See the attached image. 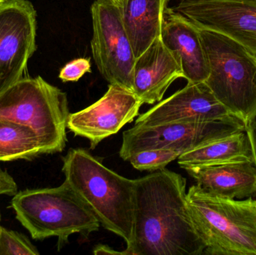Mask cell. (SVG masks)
<instances>
[{
    "label": "cell",
    "mask_w": 256,
    "mask_h": 255,
    "mask_svg": "<svg viewBox=\"0 0 256 255\" xmlns=\"http://www.w3.org/2000/svg\"><path fill=\"white\" fill-rule=\"evenodd\" d=\"M135 211L128 255H201L206 246L186 202V181L164 169L135 179Z\"/></svg>",
    "instance_id": "cell-1"
},
{
    "label": "cell",
    "mask_w": 256,
    "mask_h": 255,
    "mask_svg": "<svg viewBox=\"0 0 256 255\" xmlns=\"http://www.w3.org/2000/svg\"><path fill=\"white\" fill-rule=\"evenodd\" d=\"M64 182L100 222V226L132 242L135 211V180L108 169L82 148H72L63 157Z\"/></svg>",
    "instance_id": "cell-2"
},
{
    "label": "cell",
    "mask_w": 256,
    "mask_h": 255,
    "mask_svg": "<svg viewBox=\"0 0 256 255\" xmlns=\"http://www.w3.org/2000/svg\"><path fill=\"white\" fill-rule=\"evenodd\" d=\"M186 202L204 255H256V199L220 197L196 184Z\"/></svg>",
    "instance_id": "cell-3"
},
{
    "label": "cell",
    "mask_w": 256,
    "mask_h": 255,
    "mask_svg": "<svg viewBox=\"0 0 256 255\" xmlns=\"http://www.w3.org/2000/svg\"><path fill=\"white\" fill-rule=\"evenodd\" d=\"M10 206L32 239L56 237L58 250L68 243L70 235L87 238L100 229V222L66 182L54 188L19 192Z\"/></svg>",
    "instance_id": "cell-4"
},
{
    "label": "cell",
    "mask_w": 256,
    "mask_h": 255,
    "mask_svg": "<svg viewBox=\"0 0 256 255\" xmlns=\"http://www.w3.org/2000/svg\"><path fill=\"white\" fill-rule=\"evenodd\" d=\"M209 67L206 83L248 127L256 118V56L233 39L200 28Z\"/></svg>",
    "instance_id": "cell-5"
},
{
    "label": "cell",
    "mask_w": 256,
    "mask_h": 255,
    "mask_svg": "<svg viewBox=\"0 0 256 255\" xmlns=\"http://www.w3.org/2000/svg\"><path fill=\"white\" fill-rule=\"evenodd\" d=\"M69 115L66 93L39 76L22 77L0 94V118L32 129L49 154L66 148Z\"/></svg>",
    "instance_id": "cell-6"
},
{
    "label": "cell",
    "mask_w": 256,
    "mask_h": 255,
    "mask_svg": "<svg viewBox=\"0 0 256 255\" xmlns=\"http://www.w3.org/2000/svg\"><path fill=\"white\" fill-rule=\"evenodd\" d=\"M91 13L92 52L98 69L111 85L134 92L136 58L118 5L112 0H96Z\"/></svg>",
    "instance_id": "cell-7"
},
{
    "label": "cell",
    "mask_w": 256,
    "mask_h": 255,
    "mask_svg": "<svg viewBox=\"0 0 256 255\" xmlns=\"http://www.w3.org/2000/svg\"><path fill=\"white\" fill-rule=\"evenodd\" d=\"M246 130L244 124L225 121L135 125L123 133L120 155L128 161L131 156L144 150L160 148L183 154L206 142Z\"/></svg>",
    "instance_id": "cell-8"
},
{
    "label": "cell",
    "mask_w": 256,
    "mask_h": 255,
    "mask_svg": "<svg viewBox=\"0 0 256 255\" xmlns=\"http://www.w3.org/2000/svg\"><path fill=\"white\" fill-rule=\"evenodd\" d=\"M36 11L27 0L0 4V94L22 79L36 50Z\"/></svg>",
    "instance_id": "cell-9"
},
{
    "label": "cell",
    "mask_w": 256,
    "mask_h": 255,
    "mask_svg": "<svg viewBox=\"0 0 256 255\" xmlns=\"http://www.w3.org/2000/svg\"><path fill=\"white\" fill-rule=\"evenodd\" d=\"M174 9L198 28L227 36L256 56V1L182 0Z\"/></svg>",
    "instance_id": "cell-10"
},
{
    "label": "cell",
    "mask_w": 256,
    "mask_h": 255,
    "mask_svg": "<svg viewBox=\"0 0 256 255\" xmlns=\"http://www.w3.org/2000/svg\"><path fill=\"white\" fill-rule=\"evenodd\" d=\"M213 121L244 124L218 100L206 82H188L186 86L141 114L135 125Z\"/></svg>",
    "instance_id": "cell-11"
},
{
    "label": "cell",
    "mask_w": 256,
    "mask_h": 255,
    "mask_svg": "<svg viewBox=\"0 0 256 255\" xmlns=\"http://www.w3.org/2000/svg\"><path fill=\"white\" fill-rule=\"evenodd\" d=\"M142 103L132 91L110 84L106 94L96 103L75 113H70L67 128L75 136L86 138L90 148L116 134L138 116Z\"/></svg>",
    "instance_id": "cell-12"
},
{
    "label": "cell",
    "mask_w": 256,
    "mask_h": 255,
    "mask_svg": "<svg viewBox=\"0 0 256 255\" xmlns=\"http://www.w3.org/2000/svg\"><path fill=\"white\" fill-rule=\"evenodd\" d=\"M160 37L180 62L184 78L188 82H206L209 76L208 63L200 28L194 22L167 7Z\"/></svg>",
    "instance_id": "cell-13"
},
{
    "label": "cell",
    "mask_w": 256,
    "mask_h": 255,
    "mask_svg": "<svg viewBox=\"0 0 256 255\" xmlns=\"http://www.w3.org/2000/svg\"><path fill=\"white\" fill-rule=\"evenodd\" d=\"M180 77L184 74L180 62L158 37L136 58L134 93L142 104H153L162 100L168 87Z\"/></svg>",
    "instance_id": "cell-14"
},
{
    "label": "cell",
    "mask_w": 256,
    "mask_h": 255,
    "mask_svg": "<svg viewBox=\"0 0 256 255\" xmlns=\"http://www.w3.org/2000/svg\"><path fill=\"white\" fill-rule=\"evenodd\" d=\"M197 185L215 196L242 199L256 194V166L236 163L185 169Z\"/></svg>",
    "instance_id": "cell-15"
},
{
    "label": "cell",
    "mask_w": 256,
    "mask_h": 255,
    "mask_svg": "<svg viewBox=\"0 0 256 255\" xmlns=\"http://www.w3.org/2000/svg\"><path fill=\"white\" fill-rule=\"evenodd\" d=\"M167 1L120 0L118 7L136 58L160 36Z\"/></svg>",
    "instance_id": "cell-16"
},
{
    "label": "cell",
    "mask_w": 256,
    "mask_h": 255,
    "mask_svg": "<svg viewBox=\"0 0 256 255\" xmlns=\"http://www.w3.org/2000/svg\"><path fill=\"white\" fill-rule=\"evenodd\" d=\"M244 162L256 164L254 148L246 131L206 142L178 158L179 166L184 169Z\"/></svg>",
    "instance_id": "cell-17"
},
{
    "label": "cell",
    "mask_w": 256,
    "mask_h": 255,
    "mask_svg": "<svg viewBox=\"0 0 256 255\" xmlns=\"http://www.w3.org/2000/svg\"><path fill=\"white\" fill-rule=\"evenodd\" d=\"M44 154L49 151L32 129L0 118V162L30 160Z\"/></svg>",
    "instance_id": "cell-18"
},
{
    "label": "cell",
    "mask_w": 256,
    "mask_h": 255,
    "mask_svg": "<svg viewBox=\"0 0 256 255\" xmlns=\"http://www.w3.org/2000/svg\"><path fill=\"white\" fill-rule=\"evenodd\" d=\"M180 153L170 149H148L140 151L130 157L132 167L140 171H156L178 160Z\"/></svg>",
    "instance_id": "cell-19"
},
{
    "label": "cell",
    "mask_w": 256,
    "mask_h": 255,
    "mask_svg": "<svg viewBox=\"0 0 256 255\" xmlns=\"http://www.w3.org/2000/svg\"><path fill=\"white\" fill-rule=\"evenodd\" d=\"M38 255V250L22 234L0 226V255Z\"/></svg>",
    "instance_id": "cell-20"
},
{
    "label": "cell",
    "mask_w": 256,
    "mask_h": 255,
    "mask_svg": "<svg viewBox=\"0 0 256 255\" xmlns=\"http://www.w3.org/2000/svg\"><path fill=\"white\" fill-rule=\"evenodd\" d=\"M90 58H80L66 64L60 70L58 77L62 82H76L85 73H91Z\"/></svg>",
    "instance_id": "cell-21"
},
{
    "label": "cell",
    "mask_w": 256,
    "mask_h": 255,
    "mask_svg": "<svg viewBox=\"0 0 256 255\" xmlns=\"http://www.w3.org/2000/svg\"><path fill=\"white\" fill-rule=\"evenodd\" d=\"M18 193V185L14 180L7 172L0 168V196H14Z\"/></svg>",
    "instance_id": "cell-22"
},
{
    "label": "cell",
    "mask_w": 256,
    "mask_h": 255,
    "mask_svg": "<svg viewBox=\"0 0 256 255\" xmlns=\"http://www.w3.org/2000/svg\"><path fill=\"white\" fill-rule=\"evenodd\" d=\"M93 253L94 255H128L127 251L124 250L123 252L116 251L114 249L110 248L106 245L96 246V248L94 249Z\"/></svg>",
    "instance_id": "cell-23"
},
{
    "label": "cell",
    "mask_w": 256,
    "mask_h": 255,
    "mask_svg": "<svg viewBox=\"0 0 256 255\" xmlns=\"http://www.w3.org/2000/svg\"><path fill=\"white\" fill-rule=\"evenodd\" d=\"M250 139L251 143H252V148H254V154L256 157V118L250 124H248L246 130Z\"/></svg>",
    "instance_id": "cell-24"
},
{
    "label": "cell",
    "mask_w": 256,
    "mask_h": 255,
    "mask_svg": "<svg viewBox=\"0 0 256 255\" xmlns=\"http://www.w3.org/2000/svg\"><path fill=\"white\" fill-rule=\"evenodd\" d=\"M112 1H114L115 4H116L117 5H118V3H120V0H112Z\"/></svg>",
    "instance_id": "cell-25"
},
{
    "label": "cell",
    "mask_w": 256,
    "mask_h": 255,
    "mask_svg": "<svg viewBox=\"0 0 256 255\" xmlns=\"http://www.w3.org/2000/svg\"><path fill=\"white\" fill-rule=\"evenodd\" d=\"M4 0H0V4H1L2 2V1H4Z\"/></svg>",
    "instance_id": "cell-26"
}]
</instances>
